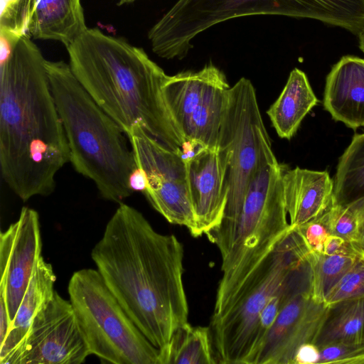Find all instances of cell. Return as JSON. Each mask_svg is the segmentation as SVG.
Here are the masks:
<instances>
[{"label": "cell", "mask_w": 364, "mask_h": 364, "mask_svg": "<svg viewBox=\"0 0 364 364\" xmlns=\"http://www.w3.org/2000/svg\"><path fill=\"white\" fill-rule=\"evenodd\" d=\"M184 250L134 207L119 203L91 257L107 286L145 337L160 349L188 322Z\"/></svg>", "instance_id": "cell-1"}, {"label": "cell", "mask_w": 364, "mask_h": 364, "mask_svg": "<svg viewBox=\"0 0 364 364\" xmlns=\"http://www.w3.org/2000/svg\"><path fill=\"white\" fill-rule=\"evenodd\" d=\"M46 61L28 36L1 42V173L24 202L52 194L57 173L70 162Z\"/></svg>", "instance_id": "cell-2"}, {"label": "cell", "mask_w": 364, "mask_h": 364, "mask_svg": "<svg viewBox=\"0 0 364 364\" xmlns=\"http://www.w3.org/2000/svg\"><path fill=\"white\" fill-rule=\"evenodd\" d=\"M66 48L77 80L126 135L141 127L168 149L182 152L186 141L163 90L168 75L142 48L95 28Z\"/></svg>", "instance_id": "cell-3"}, {"label": "cell", "mask_w": 364, "mask_h": 364, "mask_svg": "<svg viewBox=\"0 0 364 364\" xmlns=\"http://www.w3.org/2000/svg\"><path fill=\"white\" fill-rule=\"evenodd\" d=\"M51 92L63 123L74 169L95 184L105 200L121 203L134 192L137 168L129 139L92 99L64 61H46Z\"/></svg>", "instance_id": "cell-4"}, {"label": "cell", "mask_w": 364, "mask_h": 364, "mask_svg": "<svg viewBox=\"0 0 364 364\" xmlns=\"http://www.w3.org/2000/svg\"><path fill=\"white\" fill-rule=\"evenodd\" d=\"M306 18L358 35L364 27V0H178L148 33L152 50L182 59L192 39L223 21L251 15Z\"/></svg>", "instance_id": "cell-5"}, {"label": "cell", "mask_w": 364, "mask_h": 364, "mask_svg": "<svg viewBox=\"0 0 364 364\" xmlns=\"http://www.w3.org/2000/svg\"><path fill=\"white\" fill-rule=\"evenodd\" d=\"M218 149L225 160L228 200L220 225L207 236L216 245L223 259L232 245L251 181L262 168L278 162L263 123L255 89L245 77L229 89Z\"/></svg>", "instance_id": "cell-6"}, {"label": "cell", "mask_w": 364, "mask_h": 364, "mask_svg": "<svg viewBox=\"0 0 364 364\" xmlns=\"http://www.w3.org/2000/svg\"><path fill=\"white\" fill-rule=\"evenodd\" d=\"M284 168L278 163L262 168L245 195L232 245L222 259L212 318L231 306L250 275L289 230L285 205Z\"/></svg>", "instance_id": "cell-7"}, {"label": "cell", "mask_w": 364, "mask_h": 364, "mask_svg": "<svg viewBox=\"0 0 364 364\" xmlns=\"http://www.w3.org/2000/svg\"><path fill=\"white\" fill-rule=\"evenodd\" d=\"M311 252L298 229L291 226L250 275L230 309L211 319L209 328L218 363H249L262 310Z\"/></svg>", "instance_id": "cell-8"}, {"label": "cell", "mask_w": 364, "mask_h": 364, "mask_svg": "<svg viewBox=\"0 0 364 364\" xmlns=\"http://www.w3.org/2000/svg\"><path fill=\"white\" fill-rule=\"evenodd\" d=\"M68 291L90 355L113 364H159V349L129 318L97 269L75 272Z\"/></svg>", "instance_id": "cell-9"}, {"label": "cell", "mask_w": 364, "mask_h": 364, "mask_svg": "<svg viewBox=\"0 0 364 364\" xmlns=\"http://www.w3.org/2000/svg\"><path fill=\"white\" fill-rule=\"evenodd\" d=\"M127 136L137 167L146 174L147 187L143 194L149 203L168 223L186 226L198 237L182 152L168 149L141 127L134 128Z\"/></svg>", "instance_id": "cell-10"}, {"label": "cell", "mask_w": 364, "mask_h": 364, "mask_svg": "<svg viewBox=\"0 0 364 364\" xmlns=\"http://www.w3.org/2000/svg\"><path fill=\"white\" fill-rule=\"evenodd\" d=\"M90 355L70 301L55 291L1 364H80Z\"/></svg>", "instance_id": "cell-11"}, {"label": "cell", "mask_w": 364, "mask_h": 364, "mask_svg": "<svg viewBox=\"0 0 364 364\" xmlns=\"http://www.w3.org/2000/svg\"><path fill=\"white\" fill-rule=\"evenodd\" d=\"M1 1V38L9 42L26 35L68 47L87 28L81 0Z\"/></svg>", "instance_id": "cell-12"}, {"label": "cell", "mask_w": 364, "mask_h": 364, "mask_svg": "<svg viewBox=\"0 0 364 364\" xmlns=\"http://www.w3.org/2000/svg\"><path fill=\"white\" fill-rule=\"evenodd\" d=\"M328 309L313 298L311 287L296 291L282 304L252 364H292L301 345L315 343Z\"/></svg>", "instance_id": "cell-13"}, {"label": "cell", "mask_w": 364, "mask_h": 364, "mask_svg": "<svg viewBox=\"0 0 364 364\" xmlns=\"http://www.w3.org/2000/svg\"><path fill=\"white\" fill-rule=\"evenodd\" d=\"M42 241L38 212L23 207L18 220L0 234V296L13 321L38 259Z\"/></svg>", "instance_id": "cell-14"}, {"label": "cell", "mask_w": 364, "mask_h": 364, "mask_svg": "<svg viewBox=\"0 0 364 364\" xmlns=\"http://www.w3.org/2000/svg\"><path fill=\"white\" fill-rule=\"evenodd\" d=\"M186 161L198 237L208 235L220 225L226 207L225 160L219 149L201 148Z\"/></svg>", "instance_id": "cell-15"}, {"label": "cell", "mask_w": 364, "mask_h": 364, "mask_svg": "<svg viewBox=\"0 0 364 364\" xmlns=\"http://www.w3.org/2000/svg\"><path fill=\"white\" fill-rule=\"evenodd\" d=\"M323 107L332 118L356 129L364 127V59L343 56L326 79Z\"/></svg>", "instance_id": "cell-16"}, {"label": "cell", "mask_w": 364, "mask_h": 364, "mask_svg": "<svg viewBox=\"0 0 364 364\" xmlns=\"http://www.w3.org/2000/svg\"><path fill=\"white\" fill-rule=\"evenodd\" d=\"M282 183L291 227L318 218L333 205L334 181L326 171L284 170Z\"/></svg>", "instance_id": "cell-17"}, {"label": "cell", "mask_w": 364, "mask_h": 364, "mask_svg": "<svg viewBox=\"0 0 364 364\" xmlns=\"http://www.w3.org/2000/svg\"><path fill=\"white\" fill-rule=\"evenodd\" d=\"M55 280L51 264L46 262L41 256L10 325L6 338L0 346V363L20 345L35 316L53 297Z\"/></svg>", "instance_id": "cell-18"}, {"label": "cell", "mask_w": 364, "mask_h": 364, "mask_svg": "<svg viewBox=\"0 0 364 364\" xmlns=\"http://www.w3.org/2000/svg\"><path fill=\"white\" fill-rule=\"evenodd\" d=\"M318 102L306 74L294 68L291 71L283 90L267 114L278 136L290 139L297 132L304 118Z\"/></svg>", "instance_id": "cell-19"}, {"label": "cell", "mask_w": 364, "mask_h": 364, "mask_svg": "<svg viewBox=\"0 0 364 364\" xmlns=\"http://www.w3.org/2000/svg\"><path fill=\"white\" fill-rule=\"evenodd\" d=\"M230 86L221 71L208 86L183 131L186 141L218 149L220 127Z\"/></svg>", "instance_id": "cell-20"}, {"label": "cell", "mask_w": 364, "mask_h": 364, "mask_svg": "<svg viewBox=\"0 0 364 364\" xmlns=\"http://www.w3.org/2000/svg\"><path fill=\"white\" fill-rule=\"evenodd\" d=\"M220 72V69L209 63L197 72L185 71L168 75L163 87L164 94L182 134L208 86Z\"/></svg>", "instance_id": "cell-21"}, {"label": "cell", "mask_w": 364, "mask_h": 364, "mask_svg": "<svg viewBox=\"0 0 364 364\" xmlns=\"http://www.w3.org/2000/svg\"><path fill=\"white\" fill-rule=\"evenodd\" d=\"M209 327L180 326L169 341L159 349V364H213Z\"/></svg>", "instance_id": "cell-22"}, {"label": "cell", "mask_w": 364, "mask_h": 364, "mask_svg": "<svg viewBox=\"0 0 364 364\" xmlns=\"http://www.w3.org/2000/svg\"><path fill=\"white\" fill-rule=\"evenodd\" d=\"M364 340V298L349 299L329 306L315 344L348 343Z\"/></svg>", "instance_id": "cell-23"}, {"label": "cell", "mask_w": 364, "mask_h": 364, "mask_svg": "<svg viewBox=\"0 0 364 364\" xmlns=\"http://www.w3.org/2000/svg\"><path fill=\"white\" fill-rule=\"evenodd\" d=\"M334 205L364 197V132L353 136L339 159L334 179Z\"/></svg>", "instance_id": "cell-24"}, {"label": "cell", "mask_w": 364, "mask_h": 364, "mask_svg": "<svg viewBox=\"0 0 364 364\" xmlns=\"http://www.w3.org/2000/svg\"><path fill=\"white\" fill-rule=\"evenodd\" d=\"M358 256L350 254L328 255L311 252V294L319 302L324 299L335 284L353 265Z\"/></svg>", "instance_id": "cell-25"}, {"label": "cell", "mask_w": 364, "mask_h": 364, "mask_svg": "<svg viewBox=\"0 0 364 364\" xmlns=\"http://www.w3.org/2000/svg\"><path fill=\"white\" fill-rule=\"evenodd\" d=\"M327 213L330 235L350 242L364 218V197L342 205L333 204Z\"/></svg>", "instance_id": "cell-26"}, {"label": "cell", "mask_w": 364, "mask_h": 364, "mask_svg": "<svg viewBox=\"0 0 364 364\" xmlns=\"http://www.w3.org/2000/svg\"><path fill=\"white\" fill-rule=\"evenodd\" d=\"M364 298V257H358L353 265L326 295L327 306L335 303Z\"/></svg>", "instance_id": "cell-27"}, {"label": "cell", "mask_w": 364, "mask_h": 364, "mask_svg": "<svg viewBox=\"0 0 364 364\" xmlns=\"http://www.w3.org/2000/svg\"><path fill=\"white\" fill-rule=\"evenodd\" d=\"M318 364H364V340L348 343H333L318 347Z\"/></svg>", "instance_id": "cell-28"}, {"label": "cell", "mask_w": 364, "mask_h": 364, "mask_svg": "<svg viewBox=\"0 0 364 364\" xmlns=\"http://www.w3.org/2000/svg\"><path fill=\"white\" fill-rule=\"evenodd\" d=\"M328 210L318 218L295 227L311 252H322L324 241L330 235Z\"/></svg>", "instance_id": "cell-29"}, {"label": "cell", "mask_w": 364, "mask_h": 364, "mask_svg": "<svg viewBox=\"0 0 364 364\" xmlns=\"http://www.w3.org/2000/svg\"><path fill=\"white\" fill-rule=\"evenodd\" d=\"M322 252L328 255L338 254L357 255L349 241L335 235H329L326 237L323 243Z\"/></svg>", "instance_id": "cell-30"}, {"label": "cell", "mask_w": 364, "mask_h": 364, "mask_svg": "<svg viewBox=\"0 0 364 364\" xmlns=\"http://www.w3.org/2000/svg\"><path fill=\"white\" fill-rule=\"evenodd\" d=\"M320 350L314 343L301 345L296 350L292 364H318Z\"/></svg>", "instance_id": "cell-31"}, {"label": "cell", "mask_w": 364, "mask_h": 364, "mask_svg": "<svg viewBox=\"0 0 364 364\" xmlns=\"http://www.w3.org/2000/svg\"><path fill=\"white\" fill-rule=\"evenodd\" d=\"M11 321L6 304L4 296H0V346L4 343L8 335Z\"/></svg>", "instance_id": "cell-32"}, {"label": "cell", "mask_w": 364, "mask_h": 364, "mask_svg": "<svg viewBox=\"0 0 364 364\" xmlns=\"http://www.w3.org/2000/svg\"><path fill=\"white\" fill-rule=\"evenodd\" d=\"M129 186L133 192L144 193L147 187V178L142 169L137 167L132 173L129 178Z\"/></svg>", "instance_id": "cell-33"}, {"label": "cell", "mask_w": 364, "mask_h": 364, "mask_svg": "<svg viewBox=\"0 0 364 364\" xmlns=\"http://www.w3.org/2000/svg\"><path fill=\"white\" fill-rule=\"evenodd\" d=\"M358 257H364V218L360 223L353 239L350 242Z\"/></svg>", "instance_id": "cell-34"}, {"label": "cell", "mask_w": 364, "mask_h": 364, "mask_svg": "<svg viewBox=\"0 0 364 364\" xmlns=\"http://www.w3.org/2000/svg\"><path fill=\"white\" fill-rule=\"evenodd\" d=\"M359 40V48L364 53V27L358 34Z\"/></svg>", "instance_id": "cell-35"}, {"label": "cell", "mask_w": 364, "mask_h": 364, "mask_svg": "<svg viewBox=\"0 0 364 364\" xmlns=\"http://www.w3.org/2000/svg\"><path fill=\"white\" fill-rule=\"evenodd\" d=\"M118 1H119L118 4L122 5L124 4L132 3V2L134 1L135 0H118Z\"/></svg>", "instance_id": "cell-36"}]
</instances>
